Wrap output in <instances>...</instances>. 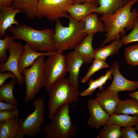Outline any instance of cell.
<instances>
[{"label": "cell", "mask_w": 138, "mask_h": 138, "mask_svg": "<svg viewBox=\"0 0 138 138\" xmlns=\"http://www.w3.org/2000/svg\"><path fill=\"white\" fill-rule=\"evenodd\" d=\"M44 70L45 87L48 91L55 82L65 78L67 72L63 52L57 51L48 56L44 62Z\"/></svg>", "instance_id": "ba28073f"}, {"label": "cell", "mask_w": 138, "mask_h": 138, "mask_svg": "<svg viewBox=\"0 0 138 138\" xmlns=\"http://www.w3.org/2000/svg\"><path fill=\"white\" fill-rule=\"evenodd\" d=\"M138 0H130L124 7L111 14L102 15L99 18L105 25L106 39L100 47L107 43L120 40L125 34L126 30L133 28L136 20L138 18V13L131 7Z\"/></svg>", "instance_id": "6da1fadb"}, {"label": "cell", "mask_w": 138, "mask_h": 138, "mask_svg": "<svg viewBox=\"0 0 138 138\" xmlns=\"http://www.w3.org/2000/svg\"><path fill=\"white\" fill-rule=\"evenodd\" d=\"M87 107L89 115L87 122L88 125L98 129L106 124L110 116L95 99L88 100Z\"/></svg>", "instance_id": "7c38bea8"}, {"label": "cell", "mask_w": 138, "mask_h": 138, "mask_svg": "<svg viewBox=\"0 0 138 138\" xmlns=\"http://www.w3.org/2000/svg\"><path fill=\"white\" fill-rule=\"evenodd\" d=\"M48 91V118L50 120L59 107L76 102L80 95L78 88L65 78L55 82Z\"/></svg>", "instance_id": "277c9868"}, {"label": "cell", "mask_w": 138, "mask_h": 138, "mask_svg": "<svg viewBox=\"0 0 138 138\" xmlns=\"http://www.w3.org/2000/svg\"><path fill=\"white\" fill-rule=\"evenodd\" d=\"M109 67V65L105 61L94 59L86 74L83 78L82 82L83 83H86L95 73L101 69Z\"/></svg>", "instance_id": "f1b7e54d"}, {"label": "cell", "mask_w": 138, "mask_h": 138, "mask_svg": "<svg viewBox=\"0 0 138 138\" xmlns=\"http://www.w3.org/2000/svg\"><path fill=\"white\" fill-rule=\"evenodd\" d=\"M44 98L40 97L35 99L32 102L34 108L33 112L29 115L23 121L19 118L21 129L26 135L32 138L39 134L42 130L44 122L45 106Z\"/></svg>", "instance_id": "52a82bcc"}, {"label": "cell", "mask_w": 138, "mask_h": 138, "mask_svg": "<svg viewBox=\"0 0 138 138\" xmlns=\"http://www.w3.org/2000/svg\"><path fill=\"white\" fill-rule=\"evenodd\" d=\"M73 4V0H39L36 17L45 18L51 21L62 17L68 18L70 16L65 8Z\"/></svg>", "instance_id": "9c48e42d"}, {"label": "cell", "mask_w": 138, "mask_h": 138, "mask_svg": "<svg viewBox=\"0 0 138 138\" xmlns=\"http://www.w3.org/2000/svg\"><path fill=\"white\" fill-rule=\"evenodd\" d=\"M124 55L126 61L133 67L138 65V43L124 49Z\"/></svg>", "instance_id": "83f0119b"}, {"label": "cell", "mask_w": 138, "mask_h": 138, "mask_svg": "<svg viewBox=\"0 0 138 138\" xmlns=\"http://www.w3.org/2000/svg\"><path fill=\"white\" fill-rule=\"evenodd\" d=\"M123 44L121 40L112 41L110 44L95 50L94 58L106 61L109 56L117 54Z\"/></svg>", "instance_id": "cb8c5ba5"}, {"label": "cell", "mask_w": 138, "mask_h": 138, "mask_svg": "<svg viewBox=\"0 0 138 138\" xmlns=\"http://www.w3.org/2000/svg\"><path fill=\"white\" fill-rule=\"evenodd\" d=\"M120 40L123 45L138 41V18L136 20L131 32L128 35L122 36Z\"/></svg>", "instance_id": "4dcf8cb0"}, {"label": "cell", "mask_w": 138, "mask_h": 138, "mask_svg": "<svg viewBox=\"0 0 138 138\" xmlns=\"http://www.w3.org/2000/svg\"><path fill=\"white\" fill-rule=\"evenodd\" d=\"M8 30L13 34V39L24 41L37 52L57 51L54 40V29L45 28L38 30L30 26L19 24L15 26H12Z\"/></svg>", "instance_id": "7a4b0ae2"}, {"label": "cell", "mask_w": 138, "mask_h": 138, "mask_svg": "<svg viewBox=\"0 0 138 138\" xmlns=\"http://www.w3.org/2000/svg\"><path fill=\"white\" fill-rule=\"evenodd\" d=\"M17 106L8 102H4L0 100V111L12 110L17 108Z\"/></svg>", "instance_id": "8d00e7d4"}, {"label": "cell", "mask_w": 138, "mask_h": 138, "mask_svg": "<svg viewBox=\"0 0 138 138\" xmlns=\"http://www.w3.org/2000/svg\"><path fill=\"white\" fill-rule=\"evenodd\" d=\"M129 95L131 98H134L138 101V90L130 93Z\"/></svg>", "instance_id": "ab89813d"}, {"label": "cell", "mask_w": 138, "mask_h": 138, "mask_svg": "<svg viewBox=\"0 0 138 138\" xmlns=\"http://www.w3.org/2000/svg\"><path fill=\"white\" fill-rule=\"evenodd\" d=\"M39 0H14L12 6L20 9L30 19L36 17Z\"/></svg>", "instance_id": "7402d4cb"}, {"label": "cell", "mask_w": 138, "mask_h": 138, "mask_svg": "<svg viewBox=\"0 0 138 138\" xmlns=\"http://www.w3.org/2000/svg\"><path fill=\"white\" fill-rule=\"evenodd\" d=\"M14 0H0V7L3 6H10Z\"/></svg>", "instance_id": "f35d334b"}, {"label": "cell", "mask_w": 138, "mask_h": 138, "mask_svg": "<svg viewBox=\"0 0 138 138\" xmlns=\"http://www.w3.org/2000/svg\"><path fill=\"white\" fill-rule=\"evenodd\" d=\"M56 52L42 53L37 52L27 43L24 45L23 52L19 59L18 64L19 72L22 74L24 69L31 67L36 60L40 56H48Z\"/></svg>", "instance_id": "e0dca14e"}, {"label": "cell", "mask_w": 138, "mask_h": 138, "mask_svg": "<svg viewBox=\"0 0 138 138\" xmlns=\"http://www.w3.org/2000/svg\"><path fill=\"white\" fill-rule=\"evenodd\" d=\"M16 79V77L14 74L12 72L7 71V72L0 73V86L5 84L6 80L8 78Z\"/></svg>", "instance_id": "d590c367"}, {"label": "cell", "mask_w": 138, "mask_h": 138, "mask_svg": "<svg viewBox=\"0 0 138 138\" xmlns=\"http://www.w3.org/2000/svg\"><path fill=\"white\" fill-rule=\"evenodd\" d=\"M112 75L111 71L110 69L106 72L105 75H102L99 77L98 86L99 90L101 91L104 89L103 86L106 84V83L108 80L111 78Z\"/></svg>", "instance_id": "e575fe53"}, {"label": "cell", "mask_w": 138, "mask_h": 138, "mask_svg": "<svg viewBox=\"0 0 138 138\" xmlns=\"http://www.w3.org/2000/svg\"><path fill=\"white\" fill-rule=\"evenodd\" d=\"M16 79L12 78L9 82L0 86V100L18 106V102L13 94Z\"/></svg>", "instance_id": "484cf974"}, {"label": "cell", "mask_w": 138, "mask_h": 138, "mask_svg": "<svg viewBox=\"0 0 138 138\" xmlns=\"http://www.w3.org/2000/svg\"><path fill=\"white\" fill-rule=\"evenodd\" d=\"M97 5L89 3L74 4L65 8V10L70 16L77 21H82L88 15L93 13Z\"/></svg>", "instance_id": "ac0fdd59"}, {"label": "cell", "mask_w": 138, "mask_h": 138, "mask_svg": "<svg viewBox=\"0 0 138 138\" xmlns=\"http://www.w3.org/2000/svg\"><path fill=\"white\" fill-rule=\"evenodd\" d=\"M82 21L85 24L82 32L88 34L105 32L104 24L98 18L97 14L91 13L85 17Z\"/></svg>", "instance_id": "44dd1931"}, {"label": "cell", "mask_w": 138, "mask_h": 138, "mask_svg": "<svg viewBox=\"0 0 138 138\" xmlns=\"http://www.w3.org/2000/svg\"><path fill=\"white\" fill-rule=\"evenodd\" d=\"M25 135L18 117L0 123V138H23Z\"/></svg>", "instance_id": "2e32d148"}, {"label": "cell", "mask_w": 138, "mask_h": 138, "mask_svg": "<svg viewBox=\"0 0 138 138\" xmlns=\"http://www.w3.org/2000/svg\"><path fill=\"white\" fill-rule=\"evenodd\" d=\"M120 66L115 61L110 69L113 76L112 82L107 89L115 93L124 91H134L138 88V81H132L125 78L119 71Z\"/></svg>", "instance_id": "8fae6325"}, {"label": "cell", "mask_w": 138, "mask_h": 138, "mask_svg": "<svg viewBox=\"0 0 138 138\" xmlns=\"http://www.w3.org/2000/svg\"><path fill=\"white\" fill-rule=\"evenodd\" d=\"M100 91L97 93L95 99L110 116L115 113L116 108L120 100L118 93L107 89Z\"/></svg>", "instance_id": "9a60e30c"}, {"label": "cell", "mask_w": 138, "mask_h": 138, "mask_svg": "<svg viewBox=\"0 0 138 138\" xmlns=\"http://www.w3.org/2000/svg\"><path fill=\"white\" fill-rule=\"evenodd\" d=\"M14 39L9 34H6L5 38L0 39V63H3L7 60L6 51L11 41Z\"/></svg>", "instance_id": "f546056e"}, {"label": "cell", "mask_w": 138, "mask_h": 138, "mask_svg": "<svg viewBox=\"0 0 138 138\" xmlns=\"http://www.w3.org/2000/svg\"><path fill=\"white\" fill-rule=\"evenodd\" d=\"M73 4L83 3L85 2L89 3L95 4L98 6H99V0H73Z\"/></svg>", "instance_id": "74e56055"}, {"label": "cell", "mask_w": 138, "mask_h": 138, "mask_svg": "<svg viewBox=\"0 0 138 138\" xmlns=\"http://www.w3.org/2000/svg\"><path fill=\"white\" fill-rule=\"evenodd\" d=\"M67 72L70 74L68 80L72 85L78 89V79L80 69L84 64L82 56L74 50L65 55Z\"/></svg>", "instance_id": "4fadbf2b"}, {"label": "cell", "mask_w": 138, "mask_h": 138, "mask_svg": "<svg viewBox=\"0 0 138 138\" xmlns=\"http://www.w3.org/2000/svg\"><path fill=\"white\" fill-rule=\"evenodd\" d=\"M114 113L128 115L138 114V101L132 98L124 100H120Z\"/></svg>", "instance_id": "d4e9b609"}, {"label": "cell", "mask_w": 138, "mask_h": 138, "mask_svg": "<svg viewBox=\"0 0 138 138\" xmlns=\"http://www.w3.org/2000/svg\"><path fill=\"white\" fill-rule=\"evenodd\" d=\"M120 126L117 125L103 126L98 136V138H120L121 136Z\"/></svg>", "instance_id": "4316f807"}, {"label": "cell", "mask_w": 138, "mask_h": 138, "mask_svg": "<svg viewBox=\"0 0 138 138\" xmlns=\"http://www.w3.org/2000/svg\"><path fill=\"white\" fill-rule=\"evenodd\" d=\"M19 115L18 108L12 110L0 111V123L18 117Z\"/></svg>", "instance_id": "d6a6232c"}, {"label": "cell", "mask_w": 138, "mask_h": 138, "mask_svg": "<svg viewBox=\"0 0 138 138\" xmlns=\"http://www.w3.org/2000/svg\"><path fill=\"white\" fill-rule=\"evenodd\" d=\"M45 60V56H40L32 65L24 69L22 72L26 88L25 102L33 100L41 88L45 86L44 70Z\"/></svg>", "instance_id": "8992f818"}, {"label": "cell", "mask_w": 138, "mask_h": 138, "mask_svg": "<svg viewBox=\"0 0 138 138\" xmlns=\"http://www.w3.org/2000/svg\"><path fill=\"white\" fill-rule=\"evenodd\" d=\"M68 18L67 27L64 26L59 20L55 21L54 40L59 52L74 50L88 35L82 31L85 26L83 21H77L70 16Z\"/></svg>", "instance_id": "3957f363"}, {"label": "cell", "mask_w": 138, "mask_h": 138, "mask_svg": "<svg viewBox=\"0 0 138 138\" xmlns=\"http://www.w3.org/2000/svg\"><path fill=\"white\" fill-rule=\"evenodd\" d=\"M135 128L136 130L138 132V122L135 125Z\"/></svg>", "instance_id": "60d3db41"}, {"label": "cell", "mask_w": 138, "mask_h": 138, "mask_svg": "<svg viewBox=\"0 0 138 138\" xmlns=\"http://www.w3.org/2000/svg\"><path fill=\"white\" fill-rule=\"evenodd\" d=\"M93 34H88L74 50L83 57L84 64L92 63L94 59L95 50L92 46Z\"/></svg>", "instance_id": "ffe728a7"}, {"label": "cell", "mask_w": 138, "mask_h": 138, "mask_svg": "<svg viewBox=\"0 0 138 138\" xmlns=\"http://www.w3.org/2000/svg\"><path fill=\"white\" fill-rule=\"evenodd\" d=\"M9 55L7 60L1 64L0 71L3 72L10 71L13 73L16 77L18 85L22 86L25 82L24 77L19 72L18 64L20 56L24 51V45L21 42L13 40L10 42L8 48Z\"/></svg>", "instance_id": "30bf717a"}, {"label": "cell", "mask_w": 138, "mask_h": 138, "mask_svg": "<svg viewBox=\"0 0 138 138\" xmlns=\"http://www.w3.org/2000/svg\"><path fill=\"white\" fill-rule=\"evenodd\" d=\"M99 79V77L95 80L93 79H90L89 83V87L84 91L80 92V95L82 96L91 95L98 88Z\"/></svg>", "instance_id": "1f68e13d"}, {"label": "cell", "mask_w": 138, "mask_h": 138, "mask_svg": "<svg viewBox=\"0 0 138 138\" xmlns=\"http://www.w3.org/2000/svg\"><path fill=\"white\" fill-rule=\"evenodd\" d=\"M130 0H99L95 12L102 15L113 14L126 5Z\"/></svg>", "instance_id": "d6986e66"}, {"label": "cell", "mask_w": 138, "mask_h": 138, "mask_svg": "<svg viewBox=\"0 0 138 138\" xmlns=\"http://www.w3.org/2000/svg\"><path fill=\"white\" fill-rule=\"evenodd\" d=\"M23 13L22 10L12 6H3L0 7V38L6 35L7 30L13 25L19 24L15 19L17 14Z\"/></svg>", "instance_id": "5bb4252c"}, {"label": "cell", "mask_w": 138, "mask_h": 138, "mask_svg": "<svg viewBox=\"0 0 138 138\" xmlns=\"http://www.w3.org/2000/svg\"><path fill=\"white\" fill-rule=\"evenodd\" d=\"M136 130L132 126L124 127L121 129V138H138V134Z\"/></svg>", "instance_id": "836d02e7"}, {"label": "cell", "mask_w": 138, "mask_h": 138, "mask_svg": "<svg viewBox=\"0 0 138 138\" xmlns=\"http://www.w3.org/2000/svg\"><path fill=\"white\" fill-rule=\"evenodd\" d=\"M69 106L66 105L59 107L50 123L43 128L46 138H72L77 134V128L70 115Z\"/></svg>", "instance_id": "5b68a950"}, {"label": "cell", "mask_w": 138, "mask_h": 138, "mask_svg": "<svg viewBox=\"0 0 138 138\" xmlns=\"http://www.w3.org/2000/svg\"><path fill=\"white\" fill-rule=\"evenodd\" d=\"M138 122V114L130 116L125 114H117L114 113L110 116L106 124H115L121 127H126L135 125Z\"/></svg>", "instance_id": "603a6c76"}]
</instances>
